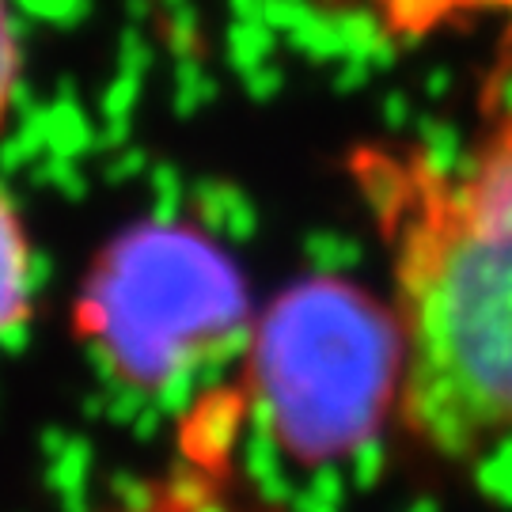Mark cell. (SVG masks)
<instances>
[{
  "instance_id": "obj_1",
  "label": "cell",
  "mask_w": 512,
  "mask_h": 512,
  "mask_svg": "<svg viewBox=\"0 0 512 512\" xmlns=\"http://www.w3.org/2000/svg\"><path fill=\"white\" fill-rule=\"evenodd\" d=\"M357 183L395 255L403 418L444 456L512 444V114L463 171L361 152Z\"/></svg>"
},
{
  "instance_id": "obj_2",
  "label": "cell",
  "mask_w": 512,
  "mask_h": 512,
  "mask_svg": "<svg viewBox=\"0 0 512 512\" xmlns=\"http://www.w3.org/2000/svg\"><path fill=\"white\" fill-rule=\"evenodd\" d=\"M251 380L258 410L289 456H353L403 395L399 315L338 277H308L262 315Z\"/></svg>"
},
{
  "instance_id": "obj_3",
  "label": "cell",
  "mask_w": 512,
  "mask_h": 512,
  "mask_svg": "<svg viewBox=\"0 0 512 512\" xmlns=\"http://www.w3.org/2000/svg\"><path fill=\"white\" fill-rule=\"evenodd\" d=\"M76 323L122 384L164 391L243 338L247 289L213 239L148 224L103 251Z\"/></svg>"
},
{
  "instance_id": "obj_4",
  "label": "cell",
  "mask_w": 512,
  "mask_h": 512,
  "mask_svg": "<svg viewBox=\"0 0 512 512\" xmlns=\"http://www.w3.org/2000/svg\"><path fill=\"white\" fill-rule=\"evenodd\" d=\"M31 311V247L16 205L0 190V338L23 327Z\"/></svg>"
},
{
  "instance_id": "obj_5",
  "label": "cell",
  "mask_w": 512,
  "mask_h": 512,
  "mask_svg": "<svg viewBox=\"0 0 512 512\" xmlns=\"http://www.w3.org/2000/svg\"><path fill=\"white\" fill-rule=\"evenodd\" d=\"M19 35L16 23H12V12H8V0H0V126L8 118V107H12V95H16L19 84Z\"/></svg>"
}]
</instances>
